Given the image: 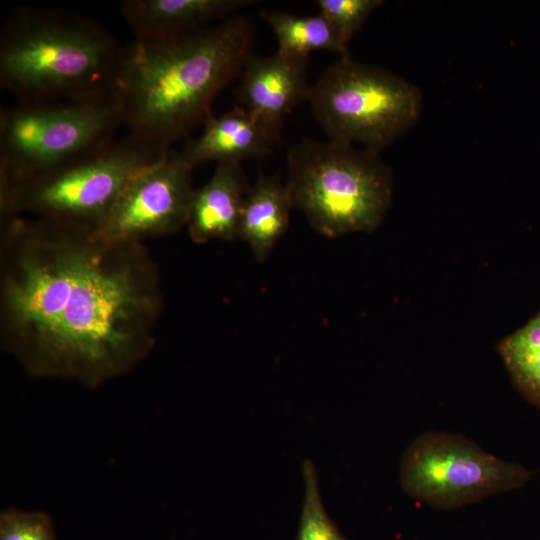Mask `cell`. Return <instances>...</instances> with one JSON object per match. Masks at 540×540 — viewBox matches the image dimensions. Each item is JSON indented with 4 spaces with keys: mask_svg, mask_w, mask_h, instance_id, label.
Listing matches in <instances>:
<instances>
[{
    "mask_svg": "<svg viewBox=\"0 0 540 540\" xmlns=\"http://www.w3.org/2000/svg\"><path fill=\"white\" fill-rule=\"evenodd\" d=\"M159 277L141 242L33 216L2 220V347L32 377L96 388L155 346Z\"/></svg>",
    "mask_w": 540,
    "mask_h": 540,
    "instance_id": "6da1fadb",
    "label": "cell"
},
{
    "mask_svg": "<svg viewBox=\"0 0 540 540\" xmlns=\"http://www.w3.org/2000/svg\"><path fill=\"white\" fill-rule=\"evenodd\" d=\"M0 540H57L50 516L8 508L0 514Z\"/></svg>",
    "mask_w": 540,
    "mask_h": 540,
    "instance_id": "d6986e66",
    "label": "cell"
},
{
    "mask_svg": "<svg viewBox=\"0 0 540 540\" xmlns=\"http://www.w3.org/2000/svg\"><path fill=\"white\" fill-rule=\"evenodd\" d=\"M255 0H126L121 13L134 39L181 35L219 23Z\"/></svg>",
    "mask_w": 540,
    "mask_h": 540,
    "instance_id": "7c38bea8",
    "label": "cell"
},
{
    "mask_svg": "<svg viewBox=\"0 0 540 540\" xmlns=\"http://www.w3.org/2000/svg\"><path fill=\"white\" fill-rule=\"evenodd\" d=\"M301 474L304 490L296 540H349L324 507L318 471L310 458L302 461Z\"/></svg>",
    "mask_w": 540,
    "mask_h": 540,
    "instance_id": "e0dca14e",
    "label": "cell"
},
{
    "mask_svg": "<svg viewBox=\"0 0 540 540\" xmlns=\"http://www.w3.org/2000/svg\"><path fill=\"white\" fill-rule=\"evenodd\" d=\"M260 16L275 33L277 53L289 57H309L316 50L349 56L335 28L320 13L315 16H296L282 11H261Z\"/></svg>",
    "mask_w": 540,
    "mask_h": 540,
    "instance_id": "9a60e30c",
    "label": "cell"
},
{
    "mask_svg": "<svg viewBox=\"0 0 540 540\" xmlns=\"http://www.w3.org/2000/svg\"><path fill=\"white\" fill-rule=\"evenodd\" d=\"M382 0H318L319 13L335 28L341 41L348 46L367 18L382 6Z\"/></svg>",
    "mask_w": 540,
    "mask_h": 540,
    "instance_id": "ac0fdd59",
    "label": "cell"
},
{
    "mask_svg": "<svg viewBox=\"0 0 540 540\" xmlns=\"http://www.w3.org/2000/svg\"><path fill=\"white\" fill-rule=\"evenodd\" d=\"M202 125V133L178 151L193 168L209 161L241 163L266 157L280 136V130L238 106L221 115L210 113Z\"/></svg>",
    "mask_w": 540,
    "mask_h": 540,
    "instance_id": "8fae6325",
    "label": "cell"
},
{
    "mask_svg": "<svg viewBox=\"0 0 540 540\" xmlns=\"http://www.w3.org/2000/svg\"><path fill=\"white\" fill-rule=\"evenodd\" d=\"M293 204L278 175H260L245 198L238 238L246 242L257 261L269 256L287 231Z\"/></svg>",
    "mask_w": 540,
    "mask_h": 540,
    "instance_id": "5bb4252c",
    "label": "cell"
},
{
    "mask_svg": "<svg viewBox=\"0 0 540 540\" xmlns=\"http://www.w3.org/2000/svg\"><path fill=\"white\" fill-rule=\"evenodd\" d=\"M518 392L540 409V309L496 346Z\"/></svg>",
    "mask_w": 540,
    "mask_h": 540,
    "instance_id": "2e32d148",
    "label": "cell"
},
{
    "mask_svg": "<svg viewBox=\"0 0 540 540\" xmlns=\"http://www.w3.org/2000/svg\"><path fill=\"white\" fill-rule=\"evenodd\" d=\"M253 27L233 15L193 32L124 46L115 90L130 135L164 152L212 113L251 55Z\"/></svg>",
    "mask_w": 540,
    "mask_h": 540,
    "instance_id": "7a4b0ae2",
    "label": "cell"
},
{
    "mask_svg": "<svg viewBox=\"0 0 540 540\" xmlns=\"http://www.w3.org/2000/svg\"><path fill=\"white\" fill-rule=\"evenodd\" d=\"M398 474L409 497L450 510L519 489L534 472L488 453L463 435L428 431L405 449Z\"/></svg>",
    "mask_w": 540,
    "mask_h": 540,
    "instance_id": "ba28073f",
    "label": "cell"
},
{
    "mask_svg": "<svg viewBox=\"0 0 540 540\" xmlns=\"http://www.w3.org/2000/svg\"><path fill=\"white\" fill-rule=\"evenodd\" d=\"M308 102L329 139L380 153L417 124L423 95L400 75L349 55L323 71Z\"/></svg>",
    "mask_w": 540,
    "mask_h": 540,
    "instance_id": "52a82bcc",
    "label": "cell"
},
{
    "mask_svg": "<svg viewBox=\"0 0 540 540\" xmlns=\"http://www.w3.org/2000/svg\"><path fill=\"white\" fill-rule=\"evenodd\" d=\"M192 171L171 150L129 183L95 233L111 241L143 243L187 227L195 192Z\"/></svg>",
    "mask_w": 540,
    "mask_h": 540,
    "instance_id": "9c48e42d",
    "label": "cell"
},
{
    "mask_svg": "<svg viewBox=\"0 0 540 540\" xmlns=\"http://www.w3.org/2000/svg\"><path fill=\"white\" fill-rule=\"evenodd\" d=\"M285 184L312 228L338 237L381 224L391 205L393 174L378 152L303 138L287 154Z\"/></svg>",
    "mask_w": 540,
    "mask_h": 540,
    "instance_id": "277c9868",
    "label": "cell"
},
{
    "mask_svg": "<svg viewBox=\"0 0 540 540\" xmlns=\"http://www.w3.org/2000/svg\"><path fill=\"white\" fill-rule=\"evenodd\" d=\"M309 57L275 53L250 55L240 73L238 99L242 107L268 125L281 129L283 119L304 100L311 86L307 81Z\"/></svg>",
    "mask_w": 540,
    "mask_h": 540,
    "instance_id": "30bf717a",
    "label": "cell"
},
{
    "mask_svg": "<svg viewBox=\"0 0 540 540\" xmlns=\"http://www.w3.org/2000/svg\"><path fill=\"white\" fill-rule=\"evenodd\" d=\"M240 163L219 162L210 180L195 189L188 234L198 244L238 238L243 204L249 191Z\"/></svg>",
    "mask_w": 540,
    "mask_h": 540,
    "instance_id": "4fadbf2b",
    "label": "cell"
},
{
    "mask_svg": "<svg viewBox=\"0 0 540 540\" xmlns=\"http://www.w3.org/2000/svg\"><path fill=\"white\" fill-rule=\"evenodd\" d=\"M170 151L127 134L47 175L0 189L1 221L26 215L95 232L129 183Z\"/></svg>",
    "mask_w": 540,
    "mask_h": 540,
    "instance_id": "8992f818",
    "label": "cell"
},
{
    "mask_svg": "<svg viewBox=\"0 0 540 540\" xmlns=\"http://www.w3.org/2000/svg\"><path fill=\"white\" fill-rule=\"evenodd\" d=\"M124 46L97 21L19 6L0 35V87L17 101L81 99L115 90Z\"/></svg>",
    "mask_w": 540,
    "mask_h": 540,
    "instance_id": "3957f363",
    "label": "cell"
},
{
    "mask_svg": "<svg viewBox=\"0 0 540 540\" xmlns=\"http://www.w3.org/2000/svg\"><path fill=\"white\" fill-rule=\"evenodd\" d=\"M116 90L88 98L17 101L0 111V189L47 175L115 141Z\"/></svg>",
    "mask_w": 540,
    "mask_h": 540,
    "instance_id": "5b68a950",
    "label": "cell"
}]
</instances>
